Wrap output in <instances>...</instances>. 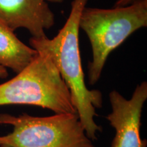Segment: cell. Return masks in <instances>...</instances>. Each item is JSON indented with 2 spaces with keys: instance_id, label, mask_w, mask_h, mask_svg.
<instances>
[{
  "instance_id": "cell-2",
  "label": "cell",
  "mask_w": 147,
  "mask_h": 147,
  "mask_svg": "<svg viewBox=\"0 0 147 147\" xmlns=\"http://www.w3.org/2000/svg\"><path fill=\"white\" fill-rule=\"evenodd\" d=\"M147 26V0H135L121 8L102 9L84 7L79 27L91 43L93 59L88 65L89 83L100 78L106 60L115 49L138 29Z\"/></svg>"
},
{
  "instance_id": "cell-10",
  "label": "cell",
  "mask_w": 147,
  "mask_h": 147,
  "mask_svg": "<svg viewBox=\"0 0 147 147\" xmlns=\"http://www.w3.org/2000/svg\"><path fill=\"white\" fill-rule=\"evenodd\" d=\"M45 1H50V2H53V3H61L63 2L64 0H45Z\"/></svg>"
},
{
  "instance_id": "cell-4",
  "label": "cell",
  "mask_w": 147,
  "mask_h": 147,
  "mask_svg": "<svg viewBox=\"0 0 147 147\" xmlns=\"http://www.w3.org/2000/svg\"><path fill=\"white\" fill-rule=\"evenodd\" d=\"M0 124L13 127L0 136V147H96L76 113L45 117L0 114Z\"/></svg>"
},
{
  "instance_id": "cell-1",
  "label": "cell",
  "mask_w": 147,
  "mask_h": 147,
  "mask_svg": "<svg viewBox=\"0 0 147 147\" xmlns=\"http://www.w3.org/2000/svg\"><path fill=\"white\" fill-rule=\"evenodd\" d=\"M88 0H73L70 14L64 26L52 39L47 36L32 38L29 44L39 53L50 56L55 67L70 92L71 102L76 108L86 134L91 140L102 129L95 121L96 109L102 107L101 91L90 90L86 86L79 47V21Z\"/></svg>"
},
{
  "instance_id": "cell-3",
  "label": "cell",
  "mask_w": 147,
  "mask_h": 147,
  "mask_svg": "<svg viewBox=\"0 0 147 147\" xmlns=\"http://www.w3.org/2000/svg\"><path fill=\"white\" fill-rule=\"evenodd\" d=\"M32 105L55 114H77L69 90L49 55L38 53L28 65L0 84V106Z\"/></svg>"
},
{
  "instance_id": "cell-6",
  "label": "cell",
  "mask_w": 147,
  "mask_h": 147,
  "mask_svg": "<svg viewBox=\"0 0 147 147\" xmlns=\"http://www.w3.org/2000/svg\"><path fill=\"white\" fill-rule=\"evenodd\" d=\"M0 21L12 30L25 28L42 38L55 25V14L45 0H0Z\"/></svg>"
},
{
  "instance_id": "cell-7",
  "label": "cell",
  "mask_w": 147,
  "mask_h": 147,
  "mask_svg": "<svg viewBox=\"0 0 147 147\" xmlns=\"http://www.w3.org/2000/svg\"><path fill=\"white\" fill-rule=\"evenodd\" d=\"M38 55L35 49L21 41L13 30L0 21V65L17 74Z\"/></svg>"
},
{
  "instance_id": "cell-8",
  "label": "cell",
  "mask_w": 147,
  "mask_h": 147,
  "mask_svg": "<svg viewBox=\"0 0 147 147\" xmlns=\"http://www.w3.org/2000/svg\"><path fill=\"white\" fill-rule=\"evenodd\" d=\"M135 0H117L115 3L114 8H121V7H125L131 4Z\"/></svg>"
},
{
  "instance_id": "cell-5",
  "label": "cell",
  "mask_w": 147,
  "mask_h": 147,
  "mask_svg": "<svg viewBox=\"0 0 147 147\" xmlns=\"http://www.w3.org/2000/svg\"><path fill=\"white\" fill-rule=\"evenodd\" d=\"M146 99V81L137 86L129 100L118 91L110 92L112 112L106 118L115 129L110 147H146V140L140 137L141 116Z\"/></svg>"
},
{
  "instance_id": "cell-9",
  "label": "cell",
  "mask_w": 147,
  "mask_h": 147,
  "mask_svg": "<svg viewBox=\"0 0 147 147\" xmlns=\"http://www.w3.org/2000/svg\"><path fill=\"white\" fill-rule=\"evenodd\" d=\"M8 76V71L6 68L3 66L0 65V78H5Z\"/></svg>"
}]
</instances>
